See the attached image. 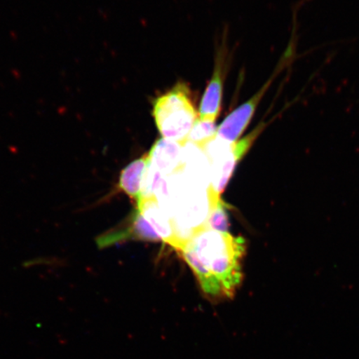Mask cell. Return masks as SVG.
<instances>
[{
	"label": "cell",
	"instance_id": "6da1fadb",
	"mask_svg": "<svg viewBox=\"0 0 359 359\" xmlns=\"http://www.w3.org/2000/svg\"><path fill=\"white\" fill-rule=\"evenodd\" d=\"M182 248L189 250L210 273L221 291L223 300L234 297L243 281L241 262L246 252L243 238L202 228Z\"/></svg>",
	"mask_w": 359,
	"mask_h": 359
},
{
	"label": "cell",
	"instance_id": "7a4b0ae2",
	"mask_svg": "<svg viewBox=\"0 0 359 359\" xmlns=\"http://www.w3.org/2000/svg\"><path fill=\"white\" fill-rule=\"evenodd\" d=\"M152 116L161 136L186 143L193 125L199 118L191 92L185 83H178L152 102Z\"/></svg>",
	"mask_w": 359,
	"mask_h": 359
},
{
	"label": "cell",
	"instance_id": "3957f363",
	"mask_svg": "<svg viewBox=\"0 0 359 359\" xmlns=\"http://www.w3.org/2000/svg\"><path fill=\"white\" fill-rule=\"evenodd\" d=\"M262 123L252 132L236 142H227L215 136L205 144L203 149L210 165V190L219 196L226 189L233 172L240 161L243 158L254 142L268 126Z\"/></svg>",
	"mask_w": 359,
	"mask_h": 359
},
{
	"label": "cell",
	"instance_id": "277c9868",
	"mask_svg": "<svg viewBox=\"0 0 359 359\" xmlns=\"http://www.w3.org/2000/svg\"><path fill=\"white\" fill-rule=\"evenodd\" d=\"M295 53L294 44L290 43L285 55L280 58L279 65L273 71L271 79L263 85L262 88L252 97H250L248 101L231 112L224 119L222 124L219 126L217 133V136L219 138L231 143L237 142L238 139L241 137V135L245 133V129L250 125L260 102L262 101L264 96L266 95L271 83L275 81L277 76L294 60Z\"/></svg>",
	"mask_w": 359,
	"mask_h": 359
},
{
	"label": "cell",
	"instance_id": "5b68a950",
	"mask_svg": "<svg viewBox=\"0 0 359 359\" xmlns=\"http://www.w3.org/2000/svg\"><path fill=\"white\" fill-rule=\"evenodd\" d=\"M137 210L160 237L161 241L179 251L182 248L172 217L161 208L156 197H145L137 203Z\"/></svg>",
	"mask_w": 359,
	"mask_h": 359
},
{
	"label": "cell",
	"instance_id": "8992f818",
	"mask_svg": "<svg viewBox=\"0 0 359 359\" xmlns=\"http://www.w3.org/2000/svg\"><path fill=\"white\" fill-rule=\"evenodd\" d=\"M128 240L161 241L160 237L156 235L137 208L134 210L131 217L122 226L98 237L97 244L100 248H104Z\"/></svg>",
	"mask_w": 359,
	"mask_h": 359
},
{
	"label": "cell",
	"instance_id": "52a82bcc",
	"mask_svg": "<svg viewBox=\"0 0 359 359\" xmlns=\"http://www.w3.org/2000/svg\"><path fill=\"white\" fill-rule=\"evenodd\" d=\"M226 67V58L222 53H219L215 60L212 77L201 98L198 112L201 120L215 122L221 114Z\"/></svg>",
	"mask_w": 359,
	"mask_h": 359
},
{
	"label": "cell",
	"instance_id": "ba28073f",
	"mask_svg": "<svg viewBox=\"0 0 359 359\" xmlns=\"http://www.w3.org/2000/svg\"><path fill=\"white\" fill-rule=\"evenodd\" d=\"M184 144L165 138L157 140L147 155L151 167L165 177L172 176L179 172Z\"/></svg>",
	"mask_w": 359,
	"mask_h": 359
},
{
	"label": "cell",
	"instance_id": "9c48e42d",
	"mask_svg": "<svg viewBox=\"0 0 359 359\" xmlns=\"http://www.w3.org/2000/svg\"><path fill=\"white\" fill-rule=\"evenodd\" d=\"M148 167H149V157L143 156L141 158L133 161L121 173L118 188L123 191L137 204L142 199L143 185Z\"/></svg>",
	"mask_w": 359,
	"mask_h": 359
},
{
	"label": "cell",
	"instance_id": "30bf717a",
	"mask_svg": "<svg viewBox=\"0 0 359 359\" xmlns=\"http://www.w3.org/2000/svg\"><path fill=\"white\" fill-rule=\"evenodd\" d=\"M210 208L206 221L205 228L219 232L226 233L230 228V218H229V206L221 197L210 194Z\"/></svg>",
	"mask_w": 359,
	"mask_h": 359
},
{
	"label": "cell",
	"instance_id": "8fae6325",
	"mask_svg": "<svg viewBox=\"0 0 359 359\" xmlns=\"http://www.w3.org/2000/svg\"><path fill=\"white\" fill-rule=\"evenodd\" d=\"M217 128L213 121L198 118L193 125L187 142L202 148L217 136Z\"/></svg>",
	"mask_w": 359,
	"mask_h": 359
}]
</instances>
